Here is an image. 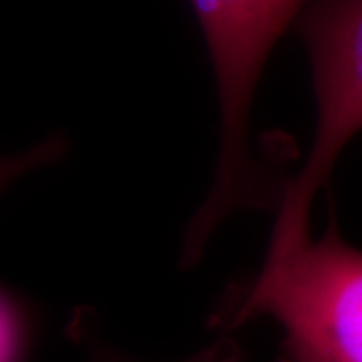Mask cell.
<instances>
[{
  "instance_id": "cell-1",
  "label": "cell",
  "mask_w": 362,
  "mask_h": 362,
  "mask_svg": "<svg viewBox=\"0 0 362 362\" xmlns=\"http://www.w3.org/2000/svg\"><path fill=\"white\" fill-rule=\"evenodd\" d=\"M206 39L220 99V156L216 180L183 242L192 266L207 240L233 211L276 207L268 171L254 157L250 113L262 69L274 45L308 0H189Z\"/></svg>"
},
{
  "instance_id": "cell-2",
  "label": "cell",
  "mask_w": 362,
  "mask_h": 362,
  "mask_svg": "<svg viewBox=\"0 0 362 362\" xmlns=\"http://www.w3.org/2000/svg\"><path fill=\"white\" fill-rule=\"evenodd\" d=\"M268 316L284 362H362V250L334 221L278 264L230 292L211 324L233 330Z\"/></svg>"
},
{
  "instance_id": "cell-3",
  "label": "cell",
  "mask_w": 362,
  "mask_h": 362,
  "mask_svg": "<svg viewBox=\"0 0 362 362\" xmlns=\"http://www.w3.org/2000/svg\"><path fill=\"white\" fill-rule=\"evenodd\" d=\"M310 52L316 127L310 151L278 194L262 266L278 264L310 240V211L338 157L362 131V0H318L302 21Z\"/></svg>"
},
{
  "instance_id": "cell-4",
  "label": "cell",
  "mask_w": 362,
  "mask_h": 362,
  "mask_svg": "<svg viewBox=\"0 0 362 362\" xmlns=\"http://www.w3.org/2000/svg\"><path fill=\"white\" fill-rule=\"evenodd\" d=\"M30 318L23 302L0 286V362H25Z\"/></svg>"
},
{
  "instance_id": "cell-5",
  "label": "cell",
  "mask_w": 362,
  "mask_h": 362,
  "mask_svg": "<svg viewBox=\"0 0 362 362\" xmlns=\"http://www.w3.org/2000/svg\"><path fill=\"white\" fill-rule=\"evenodd\" d=\"M66 151V141L61 135H51L45 141L35 145L33 149L16 153V156L0 157V194L13 185L18 177H23L26 173L35 171V169L51 165L54 161H59L63 153Z\"/></svg>"
},
{
  "instance_id": "cell-6",
  "label": "cell",
  "mask_w": 362,
  "mask_h": 362,
  "mask_svg": "<svg viewBox=\"0 0 362 362\" xmlns=\"http://www.w3.org/2000/svg\"><path fill=\"white\" fill-rule=\"evenodd\" d=\"M90 362H137L117 354L113 350L101 349L93 354ZM177 362H244V350L232 337H223L211 342L206 349L197 350L195 354Z\"/></svg>"
}]
</instances>
